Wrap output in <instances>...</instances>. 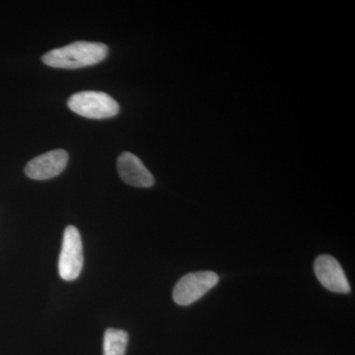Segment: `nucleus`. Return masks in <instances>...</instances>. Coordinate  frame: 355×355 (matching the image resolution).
<instances>
[{
	"label": "nucleus",
	"instance_id": "4",
	"mask_svg": "<svg viewBox=\"0 0 355 355\" xmlns=\"http://www.w3.org/2000/svg\"><path fill=\"white\" fill-rule=\"evenodd\" d=\"M219 277L214 272H191L178 282L173 299L180 306H189L202 297L218 284Z\"/></svg>",
	"mask_w": 355,
	"mask_h": 355
},
{
	"label": "nucleus",
	"instance_id": "1",
	"mask_svg": "<svg viewBox=\"0 0 355 355\" xmlns=\"http://www.w3.org/2000/svg\"><path fill=\"white\" fill-rule=\"evenodd\" d=\"M108 51V46L104 44L76 42L49 51L44 55L43 62L53 69H81L103 62Z\"/></svg>",
	"mask_w": 355,
	"mask_h": 355
},
{
	"label": "nucleus",
	"instance_id": "6",
	"mask_svg": "<svg viewBox=\"0 0 355 355\" xmlns=\"http://www.w3.org/2000/svg\"><path fill=\"white\" fill-rule=\"evenodd\" d=\"M315 275L324 288L336 293H349V280L342 266L334 257L322 254L314 265Z\"/></svg>",
	"mask_w": 355,
	"mask_h": 355
},
{
	"label": "nucleus",
	"instance_id": "7",
	"mask_svg": "<svg viewBox=\"0 0 355 355\" xmlns=\"http://www.w3.org/2000/svg\"><path fill=\"white\" fill-rule=\"evenodd\" d=\"M118 170L121 180L130 186L137 188H150L153 186V174L135 154L121 153L118 158Z\"/></svg>",
	"mask_w": 355,
	"mask_h": 355
},
{
	"label": "nucleus",
	"instance_id": "3",
	"mask_svg": "<svg viewBox=\"0 0 355 355\" xmlns=\"http://www.w3.org/2000/svg\"><path fill=\"white\" fill-rule=\"evenodd\" d=\"M83 268V247L80 233L74 226L64 230L62 252L58 261V272L67 282L76 280Z\"/></svg>",
	"mask_w": 355,
	"mask_h": 355
},
{
	"label": "nucleus",
	"instance_id": "5",
	"mask_svg": "<svg viewBox=\"0 0 355 355\" xmlns=\"http://www.w3.org/2000/svg\"><path fill=\"white\" fill-rule=\"evenodd\" d=\"M69 153L64 149L50 151L32 159L25 168L30 179L44 181L58 176L67 167Z\"/></svg>",
	"mask_w": 355,
	"mask_h": 355
},
{
	"label": "nucleus",
	"instance_id": "2",
	"mask_svg": "<svg viewBox=\"0 0 355 355\" xmlns=\"http://www.w3.org/2000/svg\"><path fill=\"white\" fill-rule=\"evenodd\" d=\"M69 109L84 118L109 119L116 116L120 111L118 102L111 96L97 91H83L76 93L69 100Z\"/></svg>",
	"mask_w": 355,
	"mask_h": 355
},
{
	"label": "nucleus",
	"instance_id": "8",
	"mask_svg": "<svg viewBox=\"0 0 355 355\" xmlns=\"http://www.w3.org/2000/svg\"><path fill=\"white\" fill-rule=\"evenodd\" d=\"M128 343L127 331L108 329L104 335V354L103 355H125Z\"/></svg>",
	"mask_w": 355,
	"mask_h": 355
}]
</instances>
